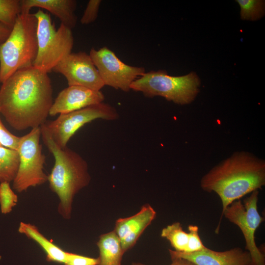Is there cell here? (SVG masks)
I'll return each instance as SVG.
<instances>
[{"instance_id": "1", "label": "cell", "mask_w": 265, "mask_h": 265, "mask_svg": "<svg viewBox=\"0 0 265 265\" xmlns=\"http://www.w3.org/2000/svg\"><path fill=\"white\" fill-rule=\"evenodd\" d=\"M1 83L0 113L11 127L22 131L46 123L53 104L47 73L32 66L18 70Z\"/></svg>"}, {"instance_id": "2", "label": "cell", "mask_w": 265, "mask_h": 265, "mask_svg": "<svg viewBox=\"0 0 265 265\" xmlns=\"http://www.w3.org/2000/svg\"><path fill=\"white\" fill-rule=\"evenodd\" d=\"M265 185V161L247 152H238L212 168L200 186L220 198L222 213L232 203Z\"/></svg>"}, {"instance_id": "3", "label": "cell", "mask_w": 265, "mask_h": 265, "mask_svg": "<svg viewBox=\"0 0 265 265\" xmlns=\"http://www.w3.org/2000/svg\"><path fill=\"white\" fill-rule=\"evenodd\" d=\"M41 137L55 162L48 181L52 191L59 199L58 212L66 219L70 218L74 197L90 181L88 164L78 153L67 148H62L53 141L43 124L40 127Z\"/></svg>"}, {"instance_id": "4", "label": "cell", "mask_w": 265, "mask_h": 265, "mask_svg": "<svg viewBox=\"0 0 265 265\" xmlns=\"http://www.w3.org/2000/svg\"><path fill=\"white\" fill-rule=\"evenodd\" d=\"M37 20L20 14L6 40L0 45V83L18 70L33 66L38 51Z\"/></svg>"}, {"instance_id": "5", "label": "cell", "mask_w": 265, "mask_h": 265, "mask_svg": "<svg viewBox=\"0 0 265 265\" xmlns=\"http://www.w3.org/2000/svg\"><path fill=\"white\" fill-rule=\"evenodd\" d=\"M34 14L37 20L38 51L33 66L48 74L72 53L74 37L72 29L62 24L56 29L48 13L39 9Z\"/></svg>"}, {"instance_id": "6", "label": "cell", "mask_w": 265, "mask_h": 265, "mask_svg": "<svg viewBox=\"0 0 265 265\" xmlns=\"http://www.w3.org/2000/svg\"><path fill=\"white\" fill-rule=\"evenodd\" d=\"M200 80L194 72L183 76H169L164 70L151 71L135 80L131 89L147 97L160 96L179 105L193 101L198 93Z\"/></svg>"}, {"instance_id": "7", "label": "cell", "mask_w": 265, "mask_h": 265, "mask_svg": "<svg viewBox=\"0 0 265 265\" xmlns=\"http://www.w3.org/2000/svg\"><path fill=\"white\" fill-rule=\"evenodd\" d=\"M40 137V127L31 129L29 132L20 137L17 148L20 162L13 181V188L19 193L48 181V175L44 172L46 157L42 153Z\"/></svg>"}, {"instance_id": "8", "label": "cell", "mask_w": 265, "mask_h": 265, "mask_svg": "<svg viewBox=\"0 0 265 265\" xmlns=\"http://www.w3.org/2000/svg\"><path fill=\"white\" fill-rule=\"evenodd\" d=\"M259 190H255L243 199L235 201L221 213L215 233H218L221 221L224 216L230 222L237 225L242 233L245 241V250L251 256V265H265V254L256 245L255 233L265 219L257 209Z\"/></svg>"}, {"instance_id": "9", "label": "cell", "mask_w": 265, "mask_h": 265, "mask_svg": "<svg viewBox=\"0 0 265 265\" xmlns=\"http://www.w3.org/2000/svg\"><path fill=\"white\" fill-rule=\"evenodd\" d=\"M119 117L114 107L102 102L59 114L55 120L46 122L43 125L55 143L64 148L76 132L86 123L97 119L112 121Z\"/></svg>"}, {"instance_id": "10", "label": "cell", "mask_w": 265, "mask_h": 265, "mask_svg": "<svg viewBox=\"0 0 265 265\" xmlns=\"http://www.w3.org/2000/svg\"><path fill=\"white\" fill-rule=\"evenodd\" d=\"M89 54L105 85L115 89L129 92L132 83L145 73L144 67L132 66L122 62L106 47L98 50L92 48Z\"/></svg>"}, {"instance_id": "11", "label": "cell", "mask_w": 265, "mask_h": 265, "mask_svg": "<svg viewBox=\"0 0 265 265\" xmlns=\"http://www.w3.org/2000/svg\"><path fill=\"white\" fill-rule=\"evenodd\" d=\"M63 75L69 86H80L100 91L105 86L89 54L85 52L71 53L52 70Z\"/></svg>"}, {"instance_id": "12", "label": "cell", "mask_w": 265, "mask_h": 265, "mask_svg": "<svg viewBox=\"0 0 265 265\" xmlns=\"http://www.w3.org/2000/svg\"><path fill=\"white\" fill-rule=\"evenodd\" d=\"M105 96L101 91L80 86H69L59 92L51 107L50 116L64 114L103 102Z\"/></svg>"}, {"instance_id": "13", "label": "cell", "mask_w": 265, "mask_h": 265, "mask_svg": "<svg viewBox=\"0 0 265 265\" xmlns=\"http://www.w3.org/2000/svg\"><path fill=\"white\" fill-rule=\"evenodd\" d=\"M171 257L187 260L195 265H251V258L247 251L235 247L224 251H216L207 247L194 253H183L169 249Z\"/></svg>"}, {"instance_id": "14", "label": "cell", "mask_w": 265, "mask_h": 265, "mask_svg": "<svg viewBox=\"0 0 265 265\" xmlns=\"http://www.w3.org/2000/svg\"><path fill=\"white\" fill-rule=\"evenodd\" d=\"M156 212L149 204L144 205L138 212L130 217L119 218L114 230L124 252L132 248L145 229L155 218Z\"/></svg>"}, {"instance_id": "15", "label": "cell", "mask_w": 265, "mask_h": 265, "mask_svg": "<svg viewBox=\"0 0 265 265\" xmlns=\"http://www.w3.org/2000/svg\"><path fill=\"white\" fill-rule=\"evenodd\" d=\"M21 13L27 14L32 7L47 10L56 16L61 24L72 29L77 22L75 14L77 1L75 0H22Z\"/></svg>"}, {"instance_id": "16", "label": "cell", "mask_w": 265, "mask_h": 265, "mask_svg": "<svg viewBox=\"0 0 265 265\" xmlns=\"http://www.w3.org/2000/svg\"><path fill=\"white\" fill-rule=\"evenodd\" d=\"M18 232L35 241L40 246L46 253L48 262L64 264L67 252L50 241L40 232L36 226L30 223L21 222Z\"/></svg>"}, {"instance_id": "17", "label": "cell", "mask_w": 265, "mask_h": 265, "mask_svg": "<svg viewBox=\"0 0 265 265\" xmlns=\"http://www.w3.org/2000/svg\"><path fill=\"white\" fill-rule=\"evenodd\" d=\"M97 245L99 249L98 265H121L125 252L114 231L101 235Z\"/></svg>"}, {"instance_id": "18", "label": "cell", "mask_w": 265, "mask_h": 265, "mask_svg": "<svg viewBox=\"0 0 265 265\" xmlns=\"http://www.w3.org/2000/svg\"><path fill=\"white\" fill-rule=\"evenodd\" d=\"M20 158L17 150L0 146V182L10 183L15 179Z\"/></svg>"}, {"instance_id": "19", "label": "cell", "mask_w": 265, "mask_h": 265, "mask_svg": "<svg viewBox=\"0 0 265 265\" xmlns=\"http://www.w3.org/2000/svg\"><path fill=\"white\" fill-rule=\"evenodd\" d=\"M160 236L169 241L175 251L187 252L189 234L183 229L181 223L174 222L163 228Z\"/></svg>"}, {"instance_id": "20", "label": "cell", "mask_w": 265, "mask_h": 265, "mask_svg": "<svg viewBox=\"0 0 265 265\" xmlns=\"http://www.w3.org/2000/svg\"><path fill=\"white\" fill-rule=\"evenodd\" d=\"M21 13V0H0V23L12 29Z\"/></svg>"}, {"instance_id": "21", "label": "cell", "mask_w": 265, "mask_h": 265, "mask_svg": "<svg viewBox=\"0 0 265 265\" xmlns=\"http://www.w3.org/2000/svg\"><path fill=\"white\" fill-rule=\"evenodd\" d=\"M240 7V17L252 21L261 18L265 13V1L260 0H237Z\"/></svg>"}, {"instance_id": "22", "label": "cell", "mask_w": 265, "mask_h": 265, "mask_svg": "<svg viewBox=\"0 0 265 265\" xmlns=\"http://www.w3.org/2000/svg\"><path fill=\"white\" fill-rule=\"evenodd\" d=\"M18 202V196L11 188L9 183H0V207L3 214L10 213Z\"/></svg>"}, {"instance_id": "23", "label": "cell", "mask_w": 265, "mask_h": 265, "mask_svg": "<svg viewBox=\"0 0 265 265\" xmlns=\"http://www.w3.org/2000/svg\"><path fill=\"white\" fill-rule=\"evenodd\" d=\"M189 240L187 246V253H194L205 249L204 245L198 233V227L196 225H189L188 226Z\"/></svg>"}, {"instance_id": "24", "label": "cell", "mask_w": 265, "mask_h": 265, "mask_svg": "<svg viewBox=\"0 0 265 265\" xmlns=\"http://www.w3.org/2000/svg\"><path fill=\"white\" fill-rule=\"evenodd\" d=\"M19 140L20 137L14 135L6 128L0 117V145L8 148L17 150Z\"/></svg>"}, {"instance_id": "25", "label": "cell", "mask_w": 265, "mask_h": 265, "mask_svg": "<svg viewBox=\"0 0 265 265\" xmlns=\"http://www.w3.org/2000/svg\"><path fill=\"white\" fill-rule=\"evenodd\" d=\"M101 2V0H90L88 1L80 19L82 24H89L96 20Z\"/></svg>"}, {"instance_id": "26", "label": "cell", "mask_w": 265, "mask_h": 265, "mask_svg": "<svg viewBox=\"0 0 265 265\" xmlns=\"http://www.w3.org/2000/svg\"><path fill=\"white\" fill-rule=\"evenodd\" d=\"M99 258L87 257L67 252L64 265H98Z\"/></svg>"}, {"instance_id": "27", "label": "cell", "mask_w": 265, "mask_h": 265, "mask_svg": "<svg viewBox=\"0 0 265 265\" xmlns=\"http://www.w3.org/2000/svg\"><path fill=\"white\" fill-rule=\"evenodd\" d=\"M172 263L170 265H195L193 263L178 257H171ZM132 265H146L139 263H132Z\"/></svg>"}, {"instance_id": "28", "label": "cell", "mask_w": 265, "mask_h": 265, "mask_svg": "<svg viewBox=\"0 0 265 265\" xmlns=\"http://www.w3.org/2000/svg\"><path fill=\"white\" fill-rule=\"evenodd\" d=\"M11 28L0 23V45L7 38Z\"/></svg>"}, {"instance_id": "29", "label": "cell", "mask_w": 265, "mask_h": 265, "mask_svg": "<svg viewBox=\"0 0 265 265\" xmlns=\"http://www.w3.org/2000/svg\"></svg>"}]
</instances>
